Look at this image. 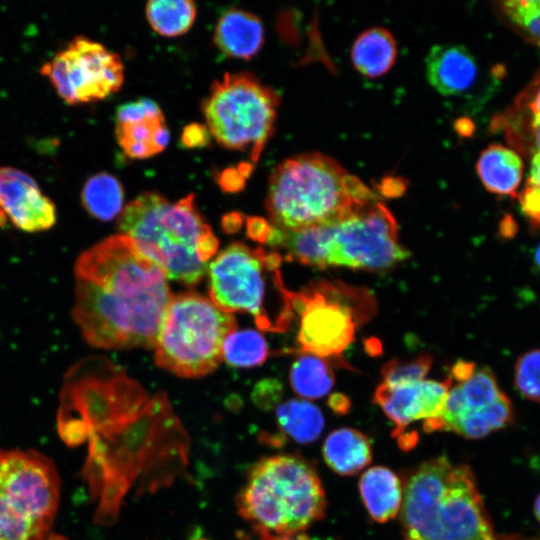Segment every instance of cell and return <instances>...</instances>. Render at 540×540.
<instances>
[{"instance_id": "obj_24", "label": "cell", "mask_w": 540, "mask_h": 540, "mask_svg": "<svg viewBox=\"0 0 540 540\" xmlns=\"http://www.w3.org/2000/svg\"><path fill=\"white\" fill-rule=\"evenodd\" d=\"M276 419L280 432L301 444L317 440L324 428L321 410L306 400L291 399L280 404Z\"/></svg>"}, {"instance_id": "obj_6", "label": "cell", "mask_w": 540, "mask_h": 540, "mask_svg": "<svg viewBox=\"0 0 540 540\" xmlns=\"http://www.w3.org/2000/svg\"><path fill=\"white\" fill-rule=\"evenodd\" d=\"M237 508L256 540H300L323 517L326 497L313 465L300 456L279 454L249 470Z\"/></svg>"}, {"instance_id": "obj_20", "label": "cell", "mask_w": 540, "mask_h": 540, "mask_svg": "<svg viewBox=\"0 0 540 540\" xmlns=\"http://www.w3.org/2000/svg\"><path fill=\"white\" fill-rule=\"evenodd\" d=\"M363 503L373 520L384 523L401 509L403 485L389 468L375 466L366 470L359 482Z\"/></svg>"}, {"instance_id": "obj_31", "label": "cell", "mask_w": 540, "mask_h": 540, "mask_svg": "<svg viewBox=\"0 0 540 540\" xmlns=\"http://www.w3.org/2000/svg\"><path fill=\"white\" fill-rule=\"evenodd\" d=\"M507 18L540 47V0H512L502 3Z\"/></svg>"}, {"instance_id": "obj_32", "label": "cell", "mask_w": 540, "mask_h": 540, "mask_svg": "<svg viewBox=\"0 0 540 540\" xmlns=\"http://www.w3.org/2000/svg\"><path fill=\"white\" fill-rule=\"evenodd\" d=\"M514 382L526 399L540 402V349L520 356L514 369Z\"/></svg>"}, {"instance_id": "obj_17", "label": "cell", "mask_w": 540, "mask_h": 540, "mask_svg": "<svg viewBox=\"0 0 540 540\" xmlns=\"http://www.w3.org/2000/svg\"><path fill=\"white\" fill-rule=\"evenodd\" d=\"M115 134L124 153L133 159H145L160 153L170 139L160 107L148 98L118 108Z\"/></svg>"}, {"instance_id": "obj_40", "label": "cell", "mask_w": 540, "mask_h": 540, "mask_svg": "<svg viewBox=\"0 0 540 540\" xmlns=\"http://www.w3.org/2000/svg\"><path fill=\"white\" fill-rule=\"evenodd\" d=\"M241 223L242 217L239 213H231L229 215H225L223 218L224 229L230 232L237 230Z\"/></svg>"}, {"instance_id": "obj_39", "label": "cell", "mask_w": 540, "mask_h": 540, "mask_svg": "<svg viewBox=\"0 0 540 540\" xmlns=\"http://www.w3.org/2000/svg\"><path fill=\"white\" fill-rule=\"evenodd\" d=\"M527 182L540 188V151L533 153Z\"/></svg>"}, {"instance_id": "obj_36", "label": "cell", "mask_w": 540, "mask_h": 540, "mask_svg": "<svg viewBox=\"0 0 540 540\" xmlns=\"http://www.w3.org/2000/svg\"><path fill=\"white\" fill-rule=\"evenodd\" d=\"M210 133L206 126L198 123L187 125L182 132L181 141L185 147L196 148L209 143Z\"/></svg>"}, {"instance_id": "obj_9", "label": "cell", "mask_w": 540, "mask_h": 540, "mask_svg": "<svg viewBox=\"0 0 540 540\" xmlns=\"http://www.w3.org/2000/svg\"><path fill=\"white\" fill-rule=\"evenodd\" d=\"M60 499L53 461L34 450H0V540H45Z\"/></svg>"}, {"instance_id": "obj_34", "label": "cell", "mask_w": 540, "mask_h": 540, "mask_svg": "<svg viewBox=\"0 0 540 540\" xmlns=\"http://www.w3.org/2000/svg\"><path fill=\"white\" fill-rule=\"evenodd\" d=\"M251 169L249 164H241L238 168H227L218 175V184L226 192L240 191L245 185L244 177Z\"/></svg>"}, {"instance_id": "obj_30", "label": "cell", "mask_w": 540, "mask_h": 540, "mask_svg": "<svg viewBox=\"0 0 540 540\" xmlns=\"http://www.w3.org/2000/svg\"><path fill=\"white\" fill-rule=\"evenodd\" d=\"M432 362L428 354H420L408 360L392 359L381 370L383 383L395 387L423 381Z\"/></svg>"}, {"instance_id": "obj_28", "label": "cell", "mask_w": 540, "mask_h": 540, "mask_svg": "<svg viewBox=\"0 0 540 540\" xmlns=\"http://www.w3.org/2000/svg\"><path fill=\"white\" fill-rule=\"evenodd\" d=\"M224 360L233 367L249 368L261 365L267 358L265 338L252 329L235 330L223 342Z\"/></svg>"}, {"instance_id": "obj_5", "label": "cell", "mask_w": 540, "mask_h": 540, "mask_svg": "<svg viewBox=\"0 0 540 540\" xmlns=\"http://www.w3.org/2000/svg\"><path fill=\"white\" fill-rule=\"evenodd\" d=\"M117 226L166 277L186 285L203 278L219 245L194 194L171 202L156 192L141 193L123 208Z\"/></svg>"}, {"instance_id": "obj_2", "label": "cell", "mask_w": 540, "mask_h": 540, "mask_svg": "<svg viewBox=\"0 0 540 540\" xmlns=\"http://www.w3.org/2000/svg\"><path fill=\"white\" fill-rule=\"evenodd\" d=\"M74 271L72 316L91 346L154 347L172 294L164 271L128 236H110L82 252Z\"/></svg>"}, {"instance_id": "obj_16", "label": "cell", "mask_w": 540, "mask_h": 540, "mask_svg": "<svg viewBox=\"0 0 540 540\" xmlns=\"http://www.w3.org/2000/svg\"><path fill=\"white\" fill-rule=\"evenodd\" d=\"M452 383L450 376L441 382L423 380L395 387L381 383L374 393V401L395 425L393 435L400 441L411 423L441 415Z\"/></svg>"}, {"instance_id": "obj_12", "label": "cell", "mask_w": 540, "mask_h": 540, "mask_svg": "<svg viewBox=\"0 0 540 540\" xmlns=\"http://www.w3.org/2000/svg\"><path fill=\"white\" fill-rule=\"evenodd\" d=\"M40 71L69 105L103 100L117 92L124 81L120 56L83 36L73 38Z\"/></svg>"}, {"instance_id": "obj_23", "label": "cell", "mask_w": 540, "mask_h": 540, "mask_svg": "<svg viewBox=\"0 0 540 540\" xmlns=\"http://www.w3.org/2000/svg\"><path fill=\"white\" fill-rule=\"evenodd\" d=\"M397 56L396 42L391 33L381 27L370 28L355 40L351 58L355 68L369 78L388 72Z\"/></svg>"}, {"instance_id": "obj_33", "label": "cell", "mask_w": 540, "mask_h": 540, "mask_svg": "<svg viewBox=\"0 0 540 540\" xmlns=\"http://www.w3.org/2000/svg\"><path fill=\"white\" fill-rule=\"evenodd\" d=\"M520 208L523 214L536 226L540 225V188L526 182L519 195Z\"/></svg>"}, {"instance_id": "obj_11", "label": "cell", "mask_w": 540, "mask_h": 540, "mask_svg": "<svg viewBox=\"0 0 540 540\" xmlns=\"http://www.w3.org/2000/svg\"><path fill=\"white\" fill-rule=\"evenodd\" d=\"M300 315L298 343L304 353L322 358L343 352L354 340L356 327L375 311L367 290L320 281L292 295Z\"/></svg>"}, {"instance_id": "obj_27", "label": "cell", "mask_w": 540, "mask_h": 540, "mask_svg": "<svg viewBox=\"0 0 540 540\" xmlns=\"http://www.w3.org/2000/svg\"><path fill=\"white\" fill-rule=\"evenodd\" d=\"M145 11L153 30L166 37L184 34L196 17V5L189 0H151Z\"/></svg>"}, {"instance_id": "obj_8", "label": "cell", "mask_w": 540, "mask_h": 540, "mask_svg": "<svg viewBox=\"0 0 540 540\" xmlns=\"http://www.w3.org/2000/svg\"><path fill=\"white\" fill-rule=\"evenodd\" d=\"M237 329L235 318L210 299L188 291L172 296L154 344L155 363L184 378L212 373L223 359L222 346Z\"/></svg>"}, {"instance_id": "obj_22", "label": "cell", "mask_w": 540, "mask_h": 540, "mask_svg": "<svg viewBox=\"0 0 540 540\" xmlns=\"http://www.w3.org/2000/svg\"><path fill=\"white\" fill-rule=\"evenodd\" d=\"M322 452L327 465L341 475L360 472L372 459L370 440L353 428L332 431L324 441Z\"/></svg>"}, {"instance_id": "obj_18", "label": "cell", "mask_w": 540, "mask_h": 540, "mask_svg": "<svg viewBox=\"0 0 540 540\" xmlns=\"http://www.w3.org/2000/svg\"><path fill=\"white\" fill-rule=\"evenodd\" d=\"M426 76L432 87L445 96H462L476 84L479 67L462 45L433 46L425 59Z\"/></svg>"}, {"instance_id": "obj_44", "label": "cell", "mask_w": 540, "mask_h": 540, "mask_svg": "<svg viewBox=\"0 0 540 540\" xmlns=\"http://www.w3.org/2000/svg\"><path fill=\"white\" fill-rule=\"evenodd\" d=\"M535 261L538 267L540 268V245L537 247L535 252Z\"/></svg>"}, {"instance_id": "obj_26", "label": "cell", "mask_w": 540, "mask_h": 540, "mask_svg": "<svg viewBox=\"0 0 540 540\" xmlns=\"http://www.w3.org/2000/svg\"><path fill=\"white\" fill-rule=\"evenodd\" d=\"M289 380L299 396L311 400L324 397L335 382L333 371L325 358L308 353L292 364Z\"/></svg>"}, {"instance_id": "obj_35", "label": "cell", "mask_w": 540, "mask_h": 540, "mask_svg": "<svg viewBox=\"0 0 540 540\" xmlns=\"http://www.w3.org/2000/svg\"><path fill=\"white\" fill-rule=\"evenodd\" d=\"M281 395V384L275 380H263L255 386L254 400L264 408L273 405Z\"/></svg>"}, {"instance_id": "obj_4", "label": "cell", "mask_w": 540, "mask_h": 540, "mask_svg": "<svg viewBox=\"0 0 540 540\" xmlns=\"http://www.w3.org/2000/svg\"><path fill=\"white\" fill-rule=\"evenodd\" d=\"M376 202V195L335 160L305 153L273 170L265 206L273 226L296 231L341 223Z\"/></svg>"}, {"instance_id": "obj_41", "label": "cell", "mask_w": 540, "mask_h": 540, "mask_svg": "<svg viewBox=\"0 0 540 540\" xmlns=\"http://www.w3.org/2000/svg\"><path fill=\"white\" fill-rule=\"evenodd\" d=\"M494 540H540V538L504 535V536H495Z\"/></svg>"}, {"instance_id": "obj_42", "label": "cell", "mask_w": 540, "mask_h": 540, "mask_svg": "<svg viewBox=\"0 0 540 540\" xmlns=\"http://www.w3.org/2000/svg\"><path fill=\"white\" fill-rule=\"evenodd\" d=\"M535 515L538 521L540 522V494L538 495L535 502Z\"/></svg>"}, {"instance_id": "obj_29", "label": "cell", "mask_w": 540, "mask_h": 540, "mask_svg": "<svg viewBox=\"0 0 540 540\" xmlns=\"http://www.w3.org/2000/svg\"><path fill=\"white\" fill-rule=\"evenodd\" d=\"M517 108L515 126L507 128L511 141L531 144L533 153L540 151V79L521 97Z\"/></svg>"}, {"instance_id": "obj_10", "label": "cell", "mask_w": 540, "mask_h": 540, "mask_svg": "<svg viewBox=\"0 0 540 540\" xmlns=\"http://www.w3.org/2000/svg\"><path fill=\"white\" fill-rule=\"evenodd\" d=\"M279 95L246 72L225 73L203 101L202 111L213 138L231 150L248 151L257 162L272 136Z\"/></svg>"}, {"instance_id": "obj_7", "label": "cell", "mask_w": 540, "mask_h": 540, "mask_svg": "<svg viewBox=\"0 0 540 540\" xmlns=\"http://www.w3.org/2000/svg\"><path fill=\"white\" fill-rule=\"evenodd\" d=\"M280 266L279 253L234 242L209 264L210 300L225 313L250 314L261 330L284 332L294 308Z\"/></svg>"}, {"instance_id": "obj_38", "label": "cell", "mask_w": 540, "mask_h": 540, "mask_svg": "<svg viewBox=\"0 0 540 540\" xmlns=\"http://www.w3.org/2000/svg\"><path fill=\"white\" fill-rule=\"evenodd\" d=\"M329 406L336 412V413H346L350 408V401L349 399L340 393L332 394L329 398Z\"/></svg>"}, {"instance_id": "obj_1", "label": "cell", "mask_w": 540, "mask_h": 540, "mask_svg": "<svg viewBox=\"0 0 540 540\" xmlns=\"http://www.w3.org/2000/svg\"><path fill=\"white\" fill-rule=\"evenodd\" d=\"M83 475L98 500L96 520L112 524L127 494L171 484L188 465L189 438L165 393L137 382L90 426Z\"/></svg>"}, {"instance_id": "obj_3", "label": "cell", "mask_w": 540, "mask_h": 540, "mask_svg": "<svg viewBox=\"0 0 540 540\" xmlns=\"http://www.w3.org/2000/svg\"><path fill=\"white\" fill-rule=\"evenodd\" d=\"M404 540H494L493 525L472 470L444 456L411 470L403 480Z\"/></svg>"}, {"instance_id": "obj_43", "label": "cell", "mask_w": 540, "mask_h": 540, "mask_svg": "<svg viewBox=\"0 0 540 540\" xmlns=\"http://www.w3.org/2000/svg\"><path fill=\"white\" fill-rule=\"evenodd\" d=\"M45 540H68V539L60 535H49Z\"/></svg>"}, {"instance_id": "obj_14", "label": "cell", "mask_w": 540, "mask_h": 540, "mask_svg": "<svg viewBox=\"0 0 540 540\" xmlns=\"http://www.w3.org/2000/svg\"><path fill=\"white\" fill-rule=\"evenodd\" d=\"M512 420V404L493 372L487 367H475L468 378L452 383L441 415L425 421L423 429L451 431L467 439H478Z\"/></svg>"}, {"instance_id": "obj_13", "label": "cell", "mask_w": 540, "mask_h": 540, "mask_svg": "<svg viewBox=\"0 0 540 540\" xmlns=\"http://www.w3.org/2000/svg\"><path fill=\"white\" fill-rule=\"evenodd\" d=\"M398 242L397 222L377 201L354 217L333 226L327 267L385 271L408 257Z\"/></svg>"}, {"instance_id": "obj_37", "label": "cell", "mask_w": 540, "mask_h": 540, "mask_svg": "<svg viewBox=\"0 0 540 540\" xmlns=\"http://www.w3.org/2000/svg\"><path fill=\"white\" fill-rule=\"evenodd\" d=\"M247 234L248 236L261 243H266V240L271 231L272 225L267 223L261 217H248L247 218Z\"/></svg>"}, {"instance_id": "obj_15", "label": "cell", "mask_w": 540, "mask_h": 540, "mask_svg": "<svg viewBox=\"0 0 540 540\" xmlns=\"http://www.w3.org/2000/svg\"><path fill=\"white\" fill-rule=\"evenodd\" d=\"M56 206L28 173L0 166V227L35 233L52 228Z\"/></svg>"}, {"instance_id": "obj_21", "label": "cell", "mask_w": 540, "mask_h": 540, "mask_svg": "<svg viewBox=\"0 0 540 540\" xmlns=\"http://www.w3.org/2000/svg\"><path fill=\"white\" fill-rule=\"evenodd\" d=\"M476 170L489 192L514 196L522 179L523 163L512 149L492 144L480 154Z\"/></svg>"}, {"instance_id": "obj_25", "label": "cell", "mask_w": 540, "mask_h": 540, "mask_svg": "<svg viewBox=\"0 0 540 540\" xmlns=\"http://www.w3.org/2000/svg\"><path fill=\"white\" fill-rule=\"evenodd\" d=\"M124 190L120 181L106 172L94 174L84 183L81 203L88 214L110 221L123 210Z\"/></svg>"}, {"instance_id": "obj_19", "label": "cell", "mask_w": 540, "mask_h": 540, "mask_svg": "<svg viewBox=\"0 0 540 540\" xmlns=\"http://www.w3.org/2000/svg\"><path fill=\"white\" fill-rule=\"evenodd\" d=\"M213 40L226 56L248 60L263 46V25L255 14L230 8L217 20Z\"/></svg>"}]
</instances>
